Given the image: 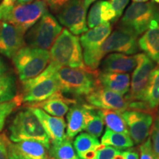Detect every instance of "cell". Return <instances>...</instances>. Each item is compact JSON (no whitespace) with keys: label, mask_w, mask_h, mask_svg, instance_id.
Here are the masks:
<instances>
[{"label":"cell","mask_w":159,"mask_h":159,"mask_svg":"<svg viewBox=\"0 0 159 159\" xmlns=\"http://www.w3.org/2000/svg\"><path fill=\"white\" fill-rule=\"evenodd\" d=\"M98 73V70L61 66L55 76L61 93L75 97H86L100 86L97 79Z\"/></svg>","instance_id":"cell-1"},{"label":"cell","mask_w":159,"mask_h":159,"mask_svg":"<svg viewBox=\"0 0 159 159\" xmlns=\"http://www.w3.org/2000/svg\"><path fill=\"white\" fill-rule=\"evenodd\" d=\"M59 66L50 62L41 74L34 78L22 82V92L20 94L22 102L29 104L41 102L60 91L55 76Z\"/></svg>","instance_id":"cell-2"},{"label":"cell","mask_w":159,"mask_h":159,"mask_svg":"<svg viewBox=\"0 0 159 159\" xmlns=\"http://www.w3.org/2000/svg\"><path fill=\"white\" fill-rule=\"evenodd\" d=\"M50 62L60 67L69 66L71 68L89 69L83 61V51L80 39L73 35L69 30L63 29L61 34L52 46Z\"/></svg>","instance_id":"cell-3"},{"label":"cell","mask_w":159,"mask_h":159,"mask_svg":"<svg viewBox=\"0 0 159 159\" xmlns=\"http://www.w3.org/2000/svg\"><path fill=\"white\" fill-rule=\"evenodd\" d=\"M47 13V5L43 0L23 5H0V21H5L26 33Z\"/></svg>","instance_id":"cell-4"},{"label":"cell","mask_w":159,"mask_h":159,"mask_svg":"<svg viewBox=\"0 0 159 159\" xmlns=\"http://www.w3.org/2000/svg\"><path fill=\"white\" fill-rule=\"evenodd\" d=\"M9 130L10 139L13 143L33 140L41 142L48 150L50 148V139L39 119L29 107L16 114Z\"/></svg>","instance_id":"cell-5"},{"label":"cell","mask_w":159,"mask_h":159,"mask_svg":"<svg viewBox=\"0 0 159 159\" xmlns=\"http://www.w3.org/2000/svg\"><path fill=\"white\" fill-rule=\"evenodd\" d=\"M21 82L34 78L47 68L50 61L48 50L23 47L12 57Z\"/></svg>","instance_id":"cell-6"},{"label":"cell","mask_w":159,"mask_h":159,"mask_svg":"<svg viewBox=\"0 0 159 159\" xmlns=\"http://www.w3.org/2000/svg\"><path fill=\"white\" fill-rule=\"evenodd\" d=\"M62 27L57 19L50 13H46L26 35L29 47L48 50L61 34Z\"/></svg>","instance_id":"cell-7"},{"label":"cell","mask_w":159,"mask_h":159,"mask_svg":"<svg viewBox=\"0 0 159 159\" xmlns=\"http://www.w3.org/2000/svg\"><path fill=\"white\" fill-rule=\"evenodd\" d=\"M157 18H159V13L152 2H134L125 11L120 27L138 37L148 30L151 21Z\"/></svg>","instance_id":"cell-8"},{"label":"cell","mask_w":159,"mask_h":159,"mask_svg":"<svg viewBox=\"0 0 159 159\" xmlns=\"http://www.w3.org/2000/svg\"><path fill=\"white\" fill-rule=\"evenodd\" d=\"M111 30L112 26L110 22H107L86 31L80 38V43L83 49V61L85 66L91 70H97L100 66L97 58V51L111 34Z\"/></svg>","instance_id":"cell-9"},{"label":"cell","mask_w":159,"mask_h":159,"mask_svg":"<svg viewBox=\"0 0 159 159\" xmlns=\"http://www.w3.org/2000/svg\"><path fill=\"white\" fill-rule=\"evenodd\" d=\"M139 50L137 36L128 30L119 27L105 40L97 51V58L101 63L105 55L110 52L132 55Z\"/></svg>","instance_id":"cell-10"},{"label":"cell","mask_w":159,"mask_h":159,"mask_svg":"<svg viewBox=\"0 0 159 159\" xmlns=\"http://www.w3.org/2000/svg\"><path fill=\"white\" fill-rule=\"evenodd\" d=\"M134 144H140L150 136L153 116L150 111L128 109L121 112Z\"/></svg>","instance_id":"cell-11"},{"label":"cell","mask_w":159,"mask_h":159,"mask_svg":"<svg viewBox=\"0 0 159 159\" xmlns=\"http://www.w3.org/2000/svg\"><path fill=\"white\" fill-rule=\"evenodd\" d=\"M86 14L83 0H71L60 10L57 19L73 35H79L88 31Z\"/></svg>","instance_id":"cell-12"},{"label":"cell","mask_w":159,"mask_h":159,"mask_svg":"<svg viewBox=\"0 0 159 159\" xmlns=\"http://www.w3.org/2000/svg\"><path fill=\"white\" fill-rule=\"evenodd\" d=\"M136 55L137 63L131 79L130 93L127 97L130 101H142L148 83L150 75L155 68V63L146 54L139 53Z\"/></svg>","instance_id":"cell-13"},{"label":"cell","mask_w":159,"mask_h":159,"mask_svg":"<svg viewBox=\"0 0 159 159\" xmlns=\"http://www.w3.org/2000/svg\"><path fill=\"white\" fill-rule=\"evenodd\" d=\"M89 105L96 109L124 111L130 108V101L124 95L99 86L85 97Z\"/></svg>","instance_id":"cell-14"},{"label":"cell","mask_w":159,"mask_h":159,"mask_svg":"<svg viewBox=\"0 0 159 159\" xmlns=\"http://www.w3.org/2000/svg\"><path fill=\"white\" fill-rule=\"evenodd\" d=\"M25 45V33L11 24L0 22V53L12 58Z\"/></svg>","instance_id":"cell-15"},{"label":"cell","mask_w":159,"mask_h":159,"mask_svg":"<svg viewBox=\"0 0 159 159\" xmlns=\"http://www.w3.org/2000/svg\"><path fill=\"white\" fill-rule=\"evenodd\" d=\"M94 109L96 108L88 103L77 104V102L71 106L66 114L67 124L66 134L67 138L72 139L80 133L85 130Z\"/></svg>","instance_id":"cell-16"},{"label":"cell","mask_w":159,"mask_h":159,"mask_svg":"<svg viewBox=\"0 0 159 159\" xmlns=\"http://www.w3.org/2000/svg\"><path fill=\"white\" fill-rule=\"evenodd\" d=\"M29 108L39 119L46 133L50 139L51 143L61 142L66 138L65 132L66 124L63 117L51 116L38 107L30 106Z\"/></svg>","instance_id":"cell-17"},{"label":"cell","mask_w":159,"mask_h":159,"mask_svg":"<svg viewBox=\"0 0 159 159\" xmlns=\"http://www.w3.org/2000/svg\"><path fill=\"white\" fill-rule=\"evenodd\" d=\"M76 103L77 100L75 99L68 98L63 96V93L61 91H57L46 100L34 104H30V105L42 109L51 116L63 117L68 113L71 106Z\"/></svg>","instance_id":"cell-18"},{"label":"cell","mask_w":159,"mask_h":159,"mask_svg":"<svg viewBox=\"0 0 159 159\" xmlns=\"http://www.w3.org/2000/svg\"><path fill=\"white\" fill-rule=\"evenodd\" d=\"M136 55H126L122 53H111L101 61V71L128 73L136 66Z\"/></svg>","instance_id":"cell-19"},{"label":"cell","mask_w":159,"mask_h":159,"mask_svg":"<svg viewBox=\"0 0 159 159\" xmlns=\"http://www.w3.org/2000/svg\"><path fill=\"white\" fill-rule=\"evenodd\" d=\"M97 79L100 86L119 94H126L130 89V78L128 73L99 71Z\"/></svg>","instance_id":"cell-20"},{"label":"cell","mask_w":159,"mask_h":159,"mask_svg":"<svg viewBox=\"0 0 159 159\" xmlns=\"http://www.w3.org/2000/svg\"><path fill=\"white\" fill-rule=\"evenodd\" d=\"M116 13L111 3L106 0L98 1L91 7L87 17V25L89 28H94L102 24L115 22Z\"/></svg>","instance_id":"cell-21"},{"label":"cell","mask_w":159,"mask_h":159,"mask_svg":"<svg viewBox=\"0 0 159 159\" xmlns=\"http://www.w3.org/2000/svg\"><path fill=\"white\" fill-rule=\"evenodd\" d=\"M138 46L151 60L159 65V25L145 31L139 39Z\"/></svg>","instance_id":"cell-22"},{"label":"cell","mask_w":159,"mask_h":159,"mask_svg":"<svg viewBox=\"0 0 159 159\" xmlns=\"http://www.w3.org/2000/svg\"><path fill=\"white\" fill-rule=\"evenodd\" d=\"M143 102L150 111L159 107V66L152 69L143 98Z\"/></svg>","instance_id":"cell-23"},{"label":"cell","mask_w":159,"mask_h":159,"mask_svg":"<svg viewBox=\"0 0 159 159\" xmlns=\"http://www.w3.org/2000/svg\"><path fill=\"white\" fill-rule=\"evenodd\" d=\"M101 145L98 139L88 133H81L75 138L73 147L80 159H87Z\"/></svg>","instance_id":"cell-24"},{"label":"cell","mask_w":159,"mask_h":159,"mask_svg":"<svg viewBox=\"0 0 159 159\" xmlns=\"http://www.w3.org/2000/svg\"><path fill=\"white\" fill-rule=\"evenodd\" d=\"M13 144L21 153L30 159H49L50 158V155L48 154L44 145L37 141H21Z\"/></svg>","instance_id":"cell-25"},{"label":"cell","mask_w":159,"mask_h":159,"mask_svg":"<svg viewBox=\"0 0 159 159\" xmlns=\"http://www.w3.org/2000/svg\"><path fill=\"white\" fill-rule=\"evenodd\" d=\"M97 111L104 121V124L106 125L107 128L114 132L121 133L130 136L126 122L121 114L122 111L103 110V109H97Z\"/></svg>","instance_id":"cell-26"},{"label":"cell","mask_w":159,"mask_h":159,"mask_svg":"<svg viewBox=\"0 0 159 159\" xmlns=\"http://www.w3.org/2000/svg\"><path fill=\"white\" fill-rule=\"evenodd\" d=\"M100 142L103 145L113 147L119 150L130 148L134 146V143L129 135L114 132L107 128Z\"/></svg>","instance_id":"cell-27"},{"label":"cell","mask_w":159,"mask_h":159,"mask_svg":"<svg viewBox=\"0 0 159 159\" xmlns=\"http://www.w3.org/2000/svg\"><path fill=\"white\" fill-rule=\"evenodd\" d=\"M49 150L54 159H80L71 144V139L67 137L61 142L51 143Z\"/></svg>","instance_id":"cell-28"},{"label":"cell","mask_w":159,"mask_h":159,"mask_svg":"<svg viewBox=\"0 0 159 159\" xmlns=\"http://www.w3.org/2000/svg\"><path fill=\"white\" fill-rule=\"evenodd\" d=\"M16 97V78L11 74L0 76V103L7 102Z\"/></svg>","instance_id":"cell-29"},{"label":"cell","mask_w":159,"mask_h":159,"mask_svg":"<svg viewBox=\"0 0 159 159\" xmlns=\"http://www.w3.org/2000/svg\"><path fill=\"white\" fill-rule=\"evenodd\" d=\"M121 150L101 144L87 159H122Z\"/></svg>","instance_id":"cell-30"},{"label":"cell","mask_w":159,"mask_h":159,"mask_svg":"<svg viewBox=\"0 0 159 159\" xmlns=\"http://www.w3.org/2000/svg\"><path fill=\"white\" fill-rule=\"evenodd\" d=\"M103 128H104V121L99 114L97 109H94L85 130L95 138L99 139L102 136Z\"/></svg>","instance_id":"cell-31"},{"label":"cell","mask_w":159,"mask_h":159,"mask_svg":"<svg viewBox=\"0 0 159 159\" xmlns=\"http://www.w3.org/2000/svg\"><path fill=\"white\" fill-rule=\"evenodd\" d=\"M22 103L20 95H16L15 98L7 102L0 103V132L5 126L6 119L13 111L16 110Z\"/></svg>","instance_id":"cell-32"},{"label":"cell","mask_w":159,"mask_h":159,"mask_svg":"<svg viewBox=\"0 0 159 159\" xmlns=\"http://www.w3.org/2000/svg\"><path fill=\"white\" fill-rule=\"evenodd\" d=\"M139 159H158L152 148L150 136L139 145Z\"/></svg>","instance_id":"cell-33"},{"label":"cell","mask_w":159,"mask_h":159,"mask_svg":"<svg viewBox=\"0 0 159 159\" xmlns=\"http://www.w3.org/2000/svg\"><path fill=\"white\" fill-rule=\"evenodd\" d=\"M129 2H130V0H110L109 2L111 3V6L115 11V13H116L115 21H116L119 18L122 16L124 10L127 7Z\"/></svg>","instance_id":"cell-34"},{"label":"cell","mask_w":159,"mask_h":159,"mask_svg":"<svg viewBox=\"0 0 159 159\" xmlns=\"http://www.w3.org/2000/svg\"><path fill=\"white\" fill-rule=\"evenodd\" d=\"M10 143L5 135H0V159H8Z\"/></svg>","instance_id":"cell-35"},{"label":"cell","mask_w":159,"mask_h":159,"mask_svg":"<svg viewBox=\"0 0 159 159\" xmlns=\"http://www.w3.org/2000/svg\"><path fill=\"white\" fill-rule=\"evenodd\" d=\"M53 12H58L71 0H43Z\"/></svg>","instance_id":"cell-36"},{"label":"cell","mask_w":159,"mask_h":159,"mask_svg":"<svg viewBox=\"0 0 159 159\" xmlns=\"http://www.w3.org/2000/svg\"><path fill=\"white\" fill-rule=\"evenodd\" d=\"M8 159H30L28 157L19 152L13 143H10L8 147Z\"/></svg>","instance_id":"cell-37"},{"label":"cell","mask_w":159,"mask_h":159,"mask_svg":"<svg viewBox=\"0 0 159 159\" xmlns=\"http://www.w3.org/2000/svg\"><path fill=\"white\" fill-rule=\"evenodd\" d=\"M122 159H139V151L134 148L122 150Z\"/></svg>","instance_id":"cell-38"},{"label":"cell","mask_w":159,"mask_h":159,"mask_svg":"<svg viewBox=\"0 0 159 159\" xmlns=\"http://www.w3.org/2000/svg\"><path fill=\"white\" fill-rule=\"evenodd\" d=\"M7 66L5 65L3 60L0 57V76L5 75L7 72Z\"/></svg>","instance_id":"cell-39"},{"label":"cell","mask_w":159,"mask_h":159,"mask_svg":"<svg viewBox=\"0 0 159 159\" xmlns=\"http://www.w3.org/2000/svg\"><path fill=\"white\" fill-rule=\"evenodd\" d=\"M33 1H34V0H16L15 3L18 4V5H23V4L31 3Z\"/></svg>","instance_id":"cell-40"},{"label":"cell","mask_w":159,"mask_h":159,"mask_svg":"<svg viewBox=\"0 0 159 159\" xmlns=\"http://www.w3.org/2000/svg\"><path fill=\"white\" fill-rule=\"evenodd\" d=\"M83 3H84L85 7L88 9V7L91 5V4L94 3V2L97 1V0H83Z\"/></svg>","instance_id":"cell-41"},{"label":"cell","mask_w":159,"mask_h":159,"mask_svg":"<svg viewBox=\"0 0 159 159\" xmlns=\"http://www.w3.org/2000/svg\"><path fill=\"white\" fill-rule=\"evenodd\" d=\"M15 2H16V0H9V1H8V2H7V5H13V4H14V3H15Z\"/></svg>","instance_id":"cell-42"},{"label":"cell","mask_w":159,"mask_h":159,"mask_svg":"<svg viewBox=\"0 0 159 159\" xmlns=\"http://www.w3.org/2000/svg\"><path fill=\"white\" fill-rule=\"evenodd\" d=\"M134 2H145L148 1V0H133Z\"/></svg>","instance_id":"cell-43"},{"label":"cell","mask_w":159,"mask_h":159,"mask_svg":"<svg viewBox=\"0 0 159 159\" xmlns=\"http://www.w3.org/2000/svg\"><path fill=\"white\" fill-rule=\"evenodd\" d=\"M8 1H9V0H3V2L1 4H0V5H7V2H8Z\"/></svg>","instance_id":"cell-44"},{"label":"cell","mask_w":159,"mask_h":159,"mask_svg":"<svg viewBox=\"0 0 159 159\" xmlns=\"http://www.w3.org/2000/svg\"><path fill=\"white\" fill-rule=\"evenodd\" d=\"M156 116H157V117H158V118H159V108H158V111H157V114L156 115Z\"/></svg>","instance_id":"cell-45"},{"label":"cell","mask_w":159,"mask_h":159,"mask_svg":"<svg viewBox=\"0 0 159 159\" xmlns=\"http://www.w3.org/2000/svg\"><path fill=\"white\" fill-rule=\"evenodd\" d=\"M152 2H155L156 3H159V0H152Z\"/></svg>","instance_id":"cell-46"},{"label":"cell","mask_w":159,"mask_h":159,"mask_svg":"<svg viewBox=\"0 0 159 159\" xmlns=\"http://www.w3.org/2000/svg\"><path fill=\"white\" fill-rule=\"evenodd\" d=\"M49 159H54V158H52V156H50V158H49Z\"/></svg>","instance_id":"cell-47"}]
</instances>
